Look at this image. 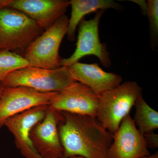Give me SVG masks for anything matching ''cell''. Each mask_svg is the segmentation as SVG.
Listing matches in <instances>:
<instances>
[{
    "label": "cell",
    "instance_id": "6da1fadb",
    "mask_svg": "<svg viewBox=\"0 0 158 158\" xmlns=\"http://www.w3.org/2000/svg\"><path fill=\"white\" fill-rule=\"evenodd\" d=\"M63 118L58 125L64 158L79 156L85 158H108V150L113 134L96 117L61 112Z\"/></svg>",
    "mask_w": 158,
    "mask_h": 158
},
{
    "label": "cell",
    "instance_id": "7a4b0ae2",
    "mask_svg": "<svg viewBox=\"0 0 158 158\" xmlns=\"http://www.w3.org/2000/svg\"><path fill=\"white\" fill-rule=\"evenodd\" d=\"M44 31L19 10L8 6L0 9V51L24 52Z\"/></svg>",
    "mask_w": 158,
    "mask_h": 158
},
{
    "label": "cell",
    "instance_id": "3957f363",
    "mask_svg": "<svg viewBox=\"0 0 158 158\" xmlns=\"http://www.w3.org/2000/svg\"><path fill=\"white\" fill-rule=\"evenodd\" d=\"M142 88L135 82L127 81L102 94L96 118L107 130L114 134L122 121L129 114Z\"/></svg>",
    "mask_w": 158,
    "mask_h": 158
},
{
    "label": "cell",
    "instance_id": "277c9868",
    "mask_svg": "<svg viewBox=\"0 0 158 158\" xmlns=\"http://www.w3.org/2000/svg\"><path fill=\"white\" fill-rule=\"evenodd\" d=\"M69 19L63 15L29 46L23 57L30 66L54 69L61 67L59 49L67 34Z\"/></svg>",
    "mask_w": 158,
    "mask_h": 158
},
{
    "label": "cell",
    "instance_id": "5b68a950",
    "mask_svg": "<svg viewBox=\"0 0 158 158\" xmlns=\"http://www.w3.org/2000/svg\"><path fill=\"white\" fill-rule=\"evenodd\" d=\"M68 67L49 69L28 66L9 74L2 82L5 87H28L41 92H59L74 82Z\"/></svg>",
    "mask_w": 158,
    "mask_h": 158
},
{
    "label": "cell",
    "instance_id": "8992f818",
    "mask_svg": "<svg viewBox=\"0 0 158 158\" xmlns=\"http://www.w3.org/2000/svg\"><path fill=\"white\" fill-rule=\"evenodd\" d=\"M104 11L99 10L92 19L81 21L75 51L70 57L61 59V66L69 67L85 56L90 55L97 57L104 67L111 66L110 54L106 44L102 43L99 37V24Z\"/></svg>",
    "mask_w": 158,
    "mask_h": 158
},
{
    "label": "cell",
    "instance_id": "52a82bcc",
    "mask_svg": "<svg viewBox=\"0 0 158 158\" xmlns=\"http://www.w3.org/2000/svg\"><path fill=\"white\" fill-rule=\"evenodd\" d=\"M56 92H40L24 86H4L0 93V128L11 116L38 106H49Z\"/></svg>",
    "mask_w": 158,
    "mask_h": 158
},
{
    "label": "cell",
    "instance_id": "ba28073f",
    "mask_svg": "<svg viewBox=\"0 0 158 158\" xmlns=\"http://www.w3.org/2000/svg\"><path fill=\"white\" fill-rule=\"evenodd\" d=\"M100 96L91 88L75 82L57 92L49 106L59 112H67L96 117Z\"/></svg>",
    "mask_w": 158,
    "mask_h": 158
},
{
    "label": "cell",
    "instance_id": "9c48e42d",
    "mask_svg": "<svg viewBox=\"0 0 158 158\" xmlns=\"http://www.w3.org/2000/svg\"><path fill=\"white\" fill-rule=\"evenodd\" d=\"M62 118L61 112L49 106L45 117L31 129L30 139L42 158H64V149L58 132V125Z\"/></svg>",
    "mask_w": 158,
    "mask_h": 158
},
{
    "label": "cell",
    "instance_id": "30bf717a",
    "mask_svg": "<svg viewBox=\"0 0 158 158\" xmlns=\"http://www.w3.org/2000/svg\"><path fill=\"white\" fill-rule=\"evenodd\" d=\"M108 158H142L150 155L144 135L139 131L129 114L113 134Z\"/></svg>",
    "mask_w": 158,
    "mask_h": 158
},
{
    "label": "cell",
    "instance_id": "8fae6325",
    "mask_svg": "<svg viewBox=\"0 0 158 158\" xmlns=\"http://www.w3.org/2000/svg\"><path fill=\"white\" fill-rule=\"evenodd\" d=\"M48 105L38 106L7 118L4 126L14 137L15 143L26 158H42L37 153L30 138L32 128L45 117Z\"/></svg>",
    "mask_w": 158,
    "mask_h": 158
},
{
    "label": "cell",
    "instance_id": "7c38bea8",
    "mask_svg": "<svg viewBox=\"0 0 158 158\" xmlns=\"http://www.w3.org/2000/svg\"><path fill=\"white\" fill-rule=\"evenodd\" d=\"M66 0H9L7 6L23 12L45 31L65 14Z\"/></svg>",
    "mask_w": 158,
    "mask_h": 158
},
{
    "label": "cell",
    "instance_id": "4fadbf2b",
    "mask_svg": "<svg viewBox=\"0 0 158 158\" xmlns=\"http://www.w3.org/2000/svg\"><path fill=\"white\" fill-rule=\"evenodd\" d=\"M68 68L73 80L88 86L99 96L105 91L118 87L122 81L121 76L105 71L97 63L86 64L78 62Z\"/></svg>",
    "mask_w": 158,
    "mask_h": 158
},
{
    "label": "cell",
    "instance_id": "5bb4252c",
    "mask_svg": "<svg viewBox=\"0 0 158 158\" xmlns=\"http://www.w3.org/2000/svg\"><path fill=\"white\" fill-rule=\"evenodd\" d=\"M71 17L67 30V39L73 41L76 38V31L83 18L86 15L99 10L113 9H121V5L112 0H71Z\"/></svg>",
    "mask_w": 158,
    "mask_h": 158
},
{
    "label": "cell",
    "instance_id": "9a60e30c",
    "mask_svg": "<svg viewBox=\"0 0 158 158\" xmlns=\"http://www.w3.org/2000/svg\"><path fill=\"white\" fill-rule=\"evenodd\" d=\"M135 113L133 119L142 135L153 131L158 128V113L148 104L142 94L136 100Z\"/></svg>",
    "mask_w": 158,
    "mask_h": 158
},
{
    "label": "cell",
    "instance_id": "2e32d148",
    "mask_svg": "<svg viewBox=\"0 0 158 158\" xmlns=\"http://www.w3.org/2000/svg\"><path fill=\"white\" fill-rule=\"evenodd\" d=\"M30 66L21 55L9 51H0V82L12 72Z\"/></svg>",
    "mask_w": 158,
    "mask_h": 158
},
{
    "label": "cell",
    "instance_id": "e0dca14e",
    "mask_svg": "<svg viewBox=\"0 0 158 158\" xmlns=\"http://www.w3.org/2000/svg\"><path fill=\"white\" fill-rule=\"evenodd\" d=\"M147 15L149 20L151 45L153 49L157 45L158 38V1L148 0Z\"/></svg>",
    "mask_w": 158,
    "mask_h": 158
},
{
    "label": "cell",
    "instance_id": "ac0fdd59",
    "mask_svg": "<svg viewBox=\"0 0 158 158\" xmlns=\"http://www.w3.org/2000/svg\"><path fill=\"white\" fill-rule=\"evenodd\" d=\"M144 135L147 147L156 148L158 147V135L153 131L144 134Z\"/></svg>",
    "mask_w": 158,
    "mask_h": 158
},
{
    "label": "cell",
    "instance_id": "d6986e66",
    "mask_svg": "<svg viewBox=\"0 0 158 158\" xmlns=\"http://www.w3.org/2000/svg\"><path fill=\"white\" fill-rule=\"evenodd\" d=\"M133 2L138 4L140 6L141 9V12L144 15H147L148 4L145 1H140V0H132L131 1Z\"/></svg>",
    "mask_w": 158,
    "mask_h": 158
},
{
    "label": "cell",
    "instance_id": "ffe728a7",
    "mask_svg": "<svg viewBox=\"0 0 158 158\" xmlns=\"http://www.w3.org/2000/svg\"><path fill=\"white\" fill-rule=\"evenodd\" d=\"M9 0H0V9L7 6Z\"/></svg>",
    "mask_w": 158,
    "mask_h": 158
},
{
    "label": "cell",
    "instance_id": "44dd1931",
    "mask_svg": "<svg viewBox=\"0 0 158 158\" xmlns=\"http://www.w3.org/2000/svg\"><path fill=\"white\" fill-rule=\"evenodd\" d=\"M142 158H158V152L155 153L154 154L146 156Z\"/></svg>",
    "mask_w": 158,
    "mask_h": 158
},
{
    "label": "cell",
    "instance_id": "7402d4cb",
    "mask_svg": "<svg viewBox=\"0 0 158 158\" xmlns=\"http://www.w3.org/2000/svg\"><path fill=\"white\" fill-rule=\"evenodd\" d=\"M4 87V85H3L2 82H0V93L2 91V89H3V87Z\"/></svg>",
    "mask_w": 158,
    "mask_h": 158
},
{
    "label": "cell",
    "instance_id": "603a6c76",
    "mask_svg": "<svg viewBox=\"0 0 158 158\" xmlns=\"http://www.w3.org/2000/svg\"><path fill=\"white\" fill-rule=\"evenodd\" d=\"M69 158H85L84 157H83L82 156H74L72 157H70Z\"/></svg>",
    "mask_w": 158,
    "mask_h": 158
}]
</instances>
